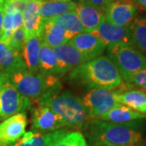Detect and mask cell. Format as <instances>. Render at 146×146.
<instances>
[{
    "label": "cell",
    "instance_id": "1",
    "mask_svg": "<svg viewBox=\"0 0 146 146\" xmlns=\"http://www.w3.org/2000/svg\"><path fill=\"white\" fill-rule=\"evenodd\" d=\"M68 80L89 89L117 90L124 85L118 69L106 55L95 58L74 68L68 74Z\"/></svg>",
    "mask_w": 146,
    "mask_h": 146
},
{
    "label": "cell",
    "instance_id": "2",
    "mask_svg": "<svg viewBox=\"0 0 146 146\" xmlns=\"http://www.w3.org/2000/svg\"><path fill=\"white\" fill-rule=\"evenodd\" d=\"M37 103L55 112L66 127L84 130L91 120L82 99L70 91H61L60 82L42 94L37 98Z\"/></svg>",
    "mask_w": 146,
    "mask_h": 146
},
{
    "label": "cell",
    "instance_id": "3",
    "mask_svg": "<svg viewBox=\"0 0 146 146\" xmlns=\"http://www.w3.org/2000/svg\"><path fill=\"white\" fill-rule=\"evenodd\" d=\"M84 131L90 145H143L142 132L133 122L119 124L102 120L91 119Z\"/></svg>",
    "mask_w": 146,
    "mask_h": 146
},
{
    "label": "cell",
    "instance_id": "4",
    "mask_svg": "<svg viewBox=\"0 0 146 146\" xmlns=\"http://www.w3.org/2000/svg\"><path fill=\"white\" fill-rule=\"evenodd\" d=\"M107 56L124 81L133 74L146 70V55L127 42L106 46Z\"/></svg>",
    "mask_w": 146,
    "mask_h": 146
},
{
    "label": "cell",
    "instance_id": "5",
    "mask_svg": "<svg viewBox=\"0 0 146 146\" xmlns=\"http://www.w3.org/2000/svg\"><path fill=\"white\" fill-rule=\"evenodd\" d=\"M5 74L16 90L28 98L37 99L48 89L46 76L39 72H33L26 66L12 69Z\"/></svg>",
    "mask_w": 146,
    "mask_h": 146
},
{
    "label": "cell",
    "instance_id": "6",
    "mask_svg": "<svg viewBox=\"0 0 146 146\" xmlns=\"http://www.w3.org/2000/svg\"><path fill=\"white\" fill-rule=\"evenodd\" d=\"M29 105V98L16 90L5 72H0V120L25 110Z\"/></svg>",
    "mask_w": 146,
    "mask_h": 146
},
{
    "label": "cell",
    "instance_id": "7",
    "mask_svg": "<svg viewBox=\"0 0 146 146\" xmlns=\"http://www.w3.org/2000/svg\"><path fill=\"white\" fill-rule=\"evenodd\" d=\"M90 119H97L110 110L120 106L116 99L115 90L106 89H90L82 98Z\"/></svg>",
    "mask_w": 146,
    "mask_h": 146
},
{
    "label": "cell",
    "instance_id": "8",
    "mask_svg": "<svg viewBox=\"0 0 146 146\" xmlns=\"http://www.w3.org/2000/svg\"><path fill=\"white\" fill-rule=\"evenodd\" d=\"M138 8L132 0H115L102 10L105 20L110 24L128 27L138 14Z\"/></svg>",
    "mask_w": 146,
    "mask_h": 146
},
{
    "label": "cell",
    "instance_id": "9",
    "mask_svg": "<svg viewBox=\"0 0 146 146\" xmlns=\"http://www.w3.org/2000/svg\"><path fill=\"white\" fill-rule=\"evenodd\" d=\"M28 119L25 112L21 111L0 123V146L14 143L25 133Z\"/></svg>",
    "mask_w": 146,
    "mask_h": 146
},
{
    "label": "cell",
    "instance_id": "10",
    "mask_svg": "<svg viewBox=\"0 0 146 146\" xmlns=\"http://www.w3.org/2000/svg\"><path fill=\"white\" fill-rule=\"evenodd\" d=\"M33 129L37 132H51L66 127L62 119L47 106H39L32 110Z\"/></svg>",
    "mask_w": 146,
    "mask_h": 146
},
{
    "label": "cell",
    "instance_id": "11",
    "mask_svg": "<svg viewBox=\"0 0 146 146\" xmlns=\"http://www.w3.org/2000/svg\"><path fill=\"white\" fill-rule=\"evenodd\" d=\"M81 53L87 61L102 55L106 46L96 35L91 33H78L68 42Z\"/></svg>",
    "mask_w": 146,
    "mask_h": 146
},
{
    "label": "cell",
    "instance_id": "12",
    "mask_svg": "<svg viewBox=\"0 0 146 146\" xmlns=\"http://www.w3.org/2000/svg\"><path fill=\"white\" fill-rule=\"evenodd\" d=\"M53 49L57 56L58 68L62 76L74 68L88 62L81 53L68 43L60 45Z\"/></svg>",
    "mask_w": 146,
    "mask_h": 146
},
{
    "label": "cell",
    "instance_id": "13",
    "mask_svg": "<svg viewBox=\"0 0 146 146\" xmlns=\"http://www.w3.org/2000/svg\"><path fill=\"white\" fill-rule=\"evenodd\" d=\"M76 4L75 11L86 33L94 31L105 20L102 10L90 4L87 0H79Z\"/></svg>",
    "mask_w": 146,
    "mask_h": 146
},
{
    "label": "cell",
    "instance_id": "14",
    "mask_svg": "<svg viewBox=\"0 0 146 146\" xmlns=\"http://www.w3.org/2000/svg\"><path fill=\"white\" fill-rule=\"evenodd\" d=\"M43 0H29L23 12V28L25 38L29 36H41L45 21L39 16L38 10Z\"/></svg>",
    "mask_w": 146,
    "mask_h": 146
},
{
    "label": "cell",
    "instance_id": "15",
    "mask_svg": "<svg viewBox=\"0 0 146 146\" xmlns=\"http://www.w3.org/2000/svg\"><path fill=\"white\" fill-rule=\"evenodd\" d=\"M91 33L100 38L106 46L116 43H128V27L115 25L106 20Z\"/></svg>",
    "mask_w": 146,
    "mask_h": 146
},
{
    "label": "cell",
    "instance_id": "16",
    "mask_svg": "<svg viewBox=\"0 0 146 146\" xmlns=\"http://www.w3.org/2000/svg\"><path fill=\"white\" fill-rule=\"evenodd\" d=\"M116 99L120 104L146 115V93L140 89L123 88L115 90Z\"/></svg>",
    "mask_w": 146,
    "mask_h": 146
},
{
    "label": "cell",
    "instance_id": "17",
    "mask_svg": "<svg viewBox=\"0 0 146 146\" xmlns=\"http://www.w3.org/2000/svg\"><path fill=\"white\" fill-rule=\"evenodd\" d=\"M38 72L45 76H54L57 78L62 76L54 49L45 44L42 39L38 56Z\"/></svg>",
    "mask_w": 146,
    "mask_h": 146
},
{
    "label": "cell",
    "instance_id": "18",
    "mask_svg": "<svg viewBox=\"0 0 146 146\" xmlns=\"http://www.w3.org/2000/svg\"><path fill=\"white\" fill-rule=\"evenodd\" d=\"M66 131L60 129L51 132L28 131L14 143L7 146H50Z\"/></svg>",
    "mask_w": 146,
    "mask_h": 146
},
{
    "label": "cell",
    "instance_id": "19",
    "mask_svg": "<svg viewBox=\"0 0 146 146\" xmlns=\"http://www.w3.org/2000/svg\"><path fill=\"white\" fill-rule=\"evenodd\" d=\"M145 118V115L136 112L124 105H120L110 110L109 111L101 115L97 119L119 124H124L132 123L136 120L144 119Z\"/></svg>",
    "mask_w": 146,
    "mask_h": 146
},
{
    "label": "cell",
    "instance_id": "20",
    "mask_svg": "<svg viewBox=\"0 0 146 146\" xmlns=\"http://www.w3.org/2000/svg\"><path fill=\"white\" fill-rule=\"evenodd\" d=\"M73 36L57 24L45 21L41 36L42 41L51 48L68 43Z\"/></svg>",
    "mask_w": 146,
    "mask_h": 146
},
{
    "label": "cell",
    "instance_id": "21",
    "mask_svg": "<svg viewBox=\"0 0 146 146\" xmlns=\"http://www.w3.org/2000/svg\"><path fill=\"white\" fill-rule=\"evenodd\" d=\"M128 43L146 54V16H136L128 26Z\"/></svg>",
    "mask_w": 146,
    "mask_h": 146
},
{
    "label": "cell",
    "instance_id": "22",
    "mask_svg": "<svg viewBox=\"0 0 146 146\" xmlns=\"http://www.w3.org/2000/svg\"><path fill=\"white\" fill-rule=\"evenodd\" d=\"M41 45V36H29L25 38L21 56L26 68L33 72H38V56Z\"/></svg>",
    "mask_w": 146,
    "mask_h": 146
},
{
    "label": "cell",
    "instance_id": "23",
    "mask_svg": "<svg viewBox=\"0 0 146 146\" xmlns=\"http://www.w3.org/2000/svg\"><path fill=\"white\" fill-rule=\"evenodd\" d=\"M76 3L73 2H56L43 0L40 4L38 13L44 21L50 20L76 8Z\"/></svg>",
    "mask_w": 146,
    "mask_h": 146
},
{
    "label": "cell",
    "instance_id": "24",
    "mask_svg": "<svg viewBox=\"0 0 146 146\" xmlns=\"http://www.w3.org/2000/svg\"><path fill=\"white\" fill-rule=\"evenodd\" d=\"M25 66L21 54L15 52L7 44L0 41V72H7Z\"/></svg>",
    "mask_w": 146,
    "mask_h": 146
},
{
    "label": "cell",
    "instance_id": "25",
    "mask_svg": "<svg viewBox=\"0 0 146 146\" xmlns=\"http://www.w3.org/2000/svg\"><path fill=\"white\" fill-rule=\"evenodd\" d=\"M47 21L58 25L72 36L78 33H86L75 10L63 13Z\"/></svg>",
    "mask_w": 146,
    "mask_h": 146
},
{
    "label": "cell",
    "instance_id": "26",
    "mask_svg": "<svg viewBox=\"0 0 146 146\" xmlns=\"http://www.w3.org/2000/svg\"><path fill=\"white\" fill-rule=\"evenodd\" d=\"M50 146H88L84 136L78 131H66Z\"/></svg>",
    "mask_w": 146,
    "mask_h": 146
},
{
    "label": "cell",
    "instance_id": "27",
    "mask_svg": "<svg viewBox=\"0 0 146 146\" xmlns=\"http://www.w3.org/2000/svg\"><path fill=\"white\" fill-rule=\"evenodd\" d=\"M25 42V32L23 26L16 29L13 32V34L11 36V40L8 42V46L18 54H21L23 47Z\"/></svg>",
    "mask_w": 146,
    "mask_h": 146
},
{
    "label": "cell",
    "instance_id": "28",
    "mask_svg": "<svg viewBox=\"0 0 146 146\" xmlns=\"http://www.w3.org/2000/svg\"><path fill=\"white\" fill-rule=\"evenodd\" d=\"M128 86H136L146 93V70L133 74L125 81Z\"/></svg>",
    "mask_w": 146,
    "mask_h": 146
},
{
    "label": "cell",
    "instance_id": "29",
    "mask_svg": "<svg viewBox=\"0 0 146 146\" xmlns=\"http://www.w3.org/2000/svg\"><path fill=\"white\" fill-rule=\"evenodd\" d=\"M23 26V13L15 10L12 14V28L15 31L16 29Z\"/></svg>",
    "mask_w": 146,
    "mask_h": 146
},
{
    "label": "cell",
    "instance_id": "30",
    "mask_svg": "<svg viewBox=\"0 0 146 146\" xmlns=\"http://www.w3.org/2000/svg\"><path fill=\"white\" fill-rule=\"evenodd\" d=\"M113 1L115 0H87V2H89L90 4L99 8L101 10H103L106 6Z\"/></svg>",
    "mask_w": 146,
    "mask_h": 146
},
{
    "label": "cell",
    "instance_id": "31",
    "mask_svg": "<svg viewBox=\"0 0 146 146\" xmlns=\"http://www.w3.org/2000/svg\"><path fill=\"white\" fill-rule=\"evenodd\" d=\"M5 3L6 0H0V35L2 32V25H3V20L5 11Z\"/></svg>",
    "mask_w": 146,
    "mask_h": 146
},
{
    "label": "cell",
    "instance_id": "32",
    "mask_svg": "<svg viewBox=\"0 0 146 146\" xmlns=\"http://www.w3.org/2000/svg\"><path fill=\"white\" fill-rule=\"evenodd\" d=\"M138 9L146 11V0H132Z\"/></svg>",
    "mask_w": 146,
    "mask_h": 146
},
{
    "label": "cell",
    "instance_id": "33",
    "mask_svg": "<svg viewBox=\"0 0 146 146\" xmlns=\"http://www.w3.org/2000/svg\"><path fill=\"white\" fill-rule=\"evenodd\" d=\"M53 1H56V2H71V0H53Z\"/></svg>",
    "mask_w": 146,
    "mask_h": 146
},
{
    "label": "cell",
    "instance_id": "34",
    "mask_svg": "<svg viewBox=\"0 0 146 146\" xmlns=\"http://www.w3.org/2000/svg\"><path fill=\"white\" fill-rule=\"evenodd\" d=\"M89 146H96V145H89Z\"/></svg>",
    "mask_w": 146,
    "mask_h": 146
}]
</instances>
